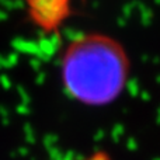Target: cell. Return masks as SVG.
<instances>
[{
	"label": "cell",
	"mask_w": 160,
	"mask_h": 160,
	"mask_svg": "<svg viewBox=\"0 0 160 160\" xmlns=\"http://www.w3.org/2000/svg\"><path fill=\"white\" fill-rule=\"evenodd\" d=\"M131 61L125 47L104 32H83L63 47L59 56L62 87L72 100L105 105L122 94Z\"/></svg>",
	"instance_id": "6da1fadb"
},
{
	"label": "cell",
	"mask_w": 160,
	"mask_h": 160,
	"mask_svg": "<svg viewBox=\"0 0 160 160\" xmlns=\"http://www.w3.org/2000/svg\"><path fill=\"white\" fill-rule=\"evenodd\" d=\"M86 0H21L25 21L45 37H56Z\"/></svg>",
	"instance_id": "7a4b0ae2"
},
{
	"label": "cell",
	"mask_w": 160,
	"mask_h": 160,
	"mask_svg": "<svg viewBox=\"0 0 160 160\" xmlns=\"http://www.w3.org/2000/svg\"><path fill=\"white\" fill-rule=\"evenodd\" d=\"M76 160H114V158L104 149H97L93 152L87 153V155L82 156V158L76 159Z\"/></svg>",
	"instance_id": "3957f363"
}]
</instances>
